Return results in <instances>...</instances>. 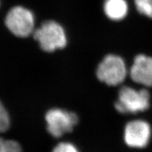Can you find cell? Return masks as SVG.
I'll use <instances>...</instances> for the list:
<instances>
[{
  "mask_svg": "<svg viewBox=\"0 0 152 152\" xmlns=\"http://www.w3.org/2000/svg\"><path fill=\"white\" fill-rule=\"evenodd\" d=\"M34 37L41 49L47 52L63 49L67 44V37L64 28L54 20L44 22L34 32Z\"/></svg>",
  "mask_w": 152,
  "mask_h": 152,
  "instance_id": "obj_1",
  "label": "cell"
},
{
  "mask_svg": "<svg viewBox=\"0 0 152 152\" xmlns=\"http://www.w3.org/2000/svg\"><path fill=\"white\" fill-rule=\"evenodd\" d=\"M10 127V117L4 106L0 101V132H4Z\"/></svg>",
  "mask_w": 152,
  "mask_h": 152,
  "instance_id": "obj_11",
  "label": "cell"
},
{
  "mask_svg": "<svg viewBox=\"0 0 152 152\" xmlns=\"http://www.w3.org/2000/svg\"><path fill=\"white\" fill-rule=\"evenodd\" d=\"M140 14L152 18V0H134Z\"/></svg>",
  "mask_w": 152,
  "mask_h": 152,
  "instance_id": "obj_10",
  "label": "cell"
},
{
  "mask_svg": "<svg viewBox=\"0 0 152 152\" xmlns=\"http://www.w3.org/2000/svg\"><path fill=\"white\" fill-rule=\"evenodd\" d=\"M127 74L128 70L124 60L113 54L104 57L96 69L98 79L110 86H117L123 83Z\"/></svg>",
  "mask_w": 152,
  "mask_h": 152,
  "instance_id": "obj_3",
  "label": "cell"
},
{
  "mask_svg": "<svg viewBox=\"0 0 152 152\" xmlns=\"http://www.w3.org/2000/svg\"><path fill=\"white\" fill-rule=\"evenodd\" d=\"M130 75L134 83L152 87V57L144 54L135 56L130 68Z\"/></svg>",
  "mask_w": 152,
  "mask_h": 152,
  "instance_id": "obj_7",
  "label": "cell"
},
{
  "mask_svg": "<svg viewBox=\"0 0 152 152\" xmlns=\"http://www.w3.org/2000/svg\"><path fill=\"white\" fill-rule=\"evenodd\" d=\"M45 120L49 134L58 138L66 133L73 131L75 125L78 122V117L73 112L61 109H52L46 113Z\"/></svg>",
  "mask_w": 152,
  "mask_h": 152,
  "instance_id": "obj_5",
  "label": "cell"
},
{
  "mask_svg": "<svg viewBox=\"0 0 152 152\" xmlns=\"http://www.w3.org/2000/svg\"><path fill=\"white\" fill-rule=\"evenodd\" d=\"M150 94L147 90H135L125 86L118 92L115 108L121 113H137L146 111L149 107Z\"/></svg>",
  "mask_w": 152,
  "mask_h": 152,
  "instance_id": "obj_2",
  "label": "cell"
},
{
  "mask_svg": "<svg viewBox=\"0 0 152 152\" xmlns=\"http://www.w3.org/2000/svg\"><path fill=\"white\" fill-rule=\"evenodd\" d=\"M151 134L150 125L143 120H134L127 123L124 130L125 144L132 148L145 147Z\"/></svg>",
  "mask_w": 152,
  "mask_h": 152,
  "instance_id": "obj_6",
  "label": "cell"
},
{
  "mask_svg": "<svg viewBox=\"0 0 152 152\" xmlns=\"http://www.w3.org/2000/svg\"><path fill=\"white\" fill-rule=\"evenodd\" d=\"M53 152H79L73 144L68 142H61L56 145Z\"/></svg>",
  "mask_w": 152,
  "mask_h": 152,
  "instance_id": "obj_12",
  "label": "cell"
},
{
  "mask_svg": "<svg viewBox=\"0 0 152 152\" xmlns=\"http://www.w3.org/2000/svg\"><path fill=\"white\" fill-rule=\"evenodd\" d=\"M104 11L106 16L111 20H121L128 14V3L126 0H106Z\"/></svg>",
  "mask_w": 152,
  "mask_h": 152,
  "instance_id": "obj_8",
  "label": "cell"
},
{
  "mask_svg": "<svg viewBox=\"0 0 152 152\" xmlns=\"http://www.w3.org/2000/svg\"><path fill=\"white\" fill-rule=\"evenodd\" d=\"M0 152H22L20 145L14 140L0 137Z\"/></svg>",
  "mask_w": 152,
  "mask_h": 152,
  "instance_id": "obj_9",
  "label": "cell"
},
{
  "mask_svg": "<svg viewBox=\"0 0 152 152\" xmlns=\"http://www.w3.org/2000/svg\"><path fill=\"white\" fill-rule=\"evenodd\" d=\"M5 25L14 35L18 37H26L33 32L35 16L29 9L16 6L7 13Z\"/></svg>",
  "mask_w": 152,
  "mask_h": 152,
  "instance_id": "obj_4",
  "label": "cell"
}]
</instances>
